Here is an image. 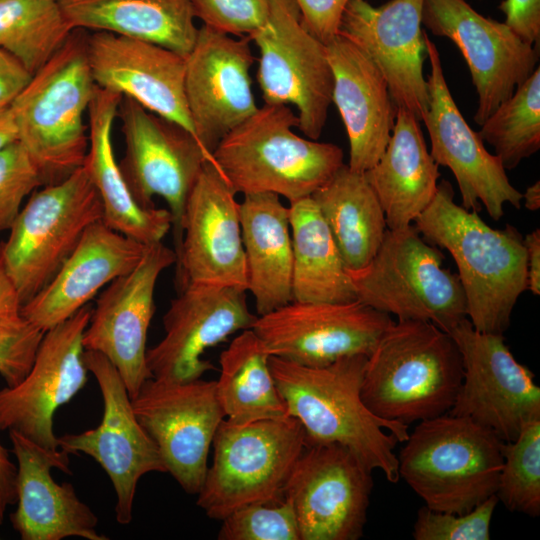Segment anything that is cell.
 <instances>
[{
  "mask_svg": "<svg viewBox=\"0 0 540 540\" xmlns=\"http://www.w3.org/2000/svg\"><path fill=\"white\" fill-rule=\"evenodd\" d=\"M366 360V355H353L310 367L270 356L269 366L287 414L301 423L307 444H341L396 483L400 476L394 448L407 440L409 425L381 419L364 404Z\"/></svg>",
  "mask_w": 540,
  "mask_h": 540,
  "instance_id": "6da1fadb",
  "label": "cell"
},
{
  "mask_svg": "<svg viewBox=\"0 0 540 540\" xmlns=\"http://www.w3.org/2000/svg\"><path fill=\"white\" fill-rule=\"evenodd\" d=\"M414 226L431 244L446 249L458 269L467 318L481 332L503 334L520 295L526 291V249L512 225L493 229L454 201L450 182L438 183Z\"/></svg>",
  "mask_w": 540,
  "mask_h": 540,
  "instance_id": "7a4b0ae2",
  "label": "cell"
},
{
  "mask_svg": "<svg viewBox=\"0 0 540 540\" xmlns=\"http://www.w3.org/2000/svg\"><path fill=\"white\" fill-rule=\"evenodd\" d=\"M462 377L449 333L430 321H394L367 356L361 398L375 416L409 425L448 413Z\"/></svg>",
  "mask_w": 540,
  "mask_h": 540,
  "instance_id": "3957f363",
  "label": "cell"
},
{
  "mask_svg": "<svg viewBox=\"0 0 540 540\" xmlns=\"http://www.w3.org/2000/svg\"><path fill=\"white\" fill-rule=\"evenodd\" d=\"M87 34L74 29L9 106L22 145L43 184H55L82 167L88 150V113L96 84L86 53Z\"/></svg>",
  "mask_w": 540,
  "mask_h": 540,
  "instance_id": "277c9868",
  "label": "cell"
},
{
  "mask_svg": "<svg viewBox=\"0 0 540 540\" xmlns=\"http://www.w3.org/2000/svg\"><path fill=\"white\" fill-rule=\"evenodd\" d=\"M298 117L266 104L227 133L212 153L233 191L273 193L289 203L311 195L344 164L342 149L297 135Z\"/></svg>",
  "mask_w": 540,
  "mask_h": 540,
  "instance_id": "5b68a950",
  "label": "cell"
},
{
  "mask_svg": "<svg viewBox=\"0 0 540 540\" xmlns=\"http://www.w3.org/2000/svg\"><path fill=\"white\" fill-rule=\"evenodd\" d=\"M398 458L399 476L435 511L463 514L496 494L503 441L450 413L420 421Z\"/></svg>",
  "mask_w": 540,
  "mask_h": 540,
  "instance_id": "8992f818",
  "label": "cell"
},
{
  "mask_svg": "<svg viewBox=\"0 0 540 540\" xmlns=\"http://www.w3.org/2000/svg\"><path fill=\"white\" fill-rule=\"evenodd\" d=\"M414 225L387 229L372 260L348 270L357 300L398 321H430L449 333L467 318L465 294L457 273Z\"/></svg>",
  "mask_w": 540,
  "mask_h": 540,
  "instance_id": "52a82bcc",
  "label": "cell"
},
{
  "mask_svg": "<svg viewBox=\"0 0 540 540\" xmlns=\"http://www.w3.org/2000/svg\"><path fill=\"white\" fill-rule=\"evenodd\" d=\"M301 423L293 416L236 425L225 418L212 442L196 504L215 520L249 504H276L292 468L306 446Z\"/></svg>",
  "mask_w": 540,
  "mask_h": 540,
  "instance_id": "ba28073f",
  "label": "cell"
},
{
  "mask_svg": "<svg viewBox=\"0 0 540 540\" xmlns=\"http://www.w3.org/2000/svg\"><path fill=\"white\" fill-rule=\"evenodd\" d=\"M103 206L84 167L35 190L0 246V263L25 304L59 270Z\"/></svg>",
  "mask_w": 540,
  "mask_h": 540,
  "instance_id": "9c48e42d",
  "label": "cell"
},
{
  "mask_svg": "<svg viewBox=\"0 0 540 540\" xmlns=\"http://www.w3.org/2000/svg\"><path fill=\"white\" fill-rule=\"evenodd\" d=\"M259 50L257 80L266 104H293L298 129L318 140L332 103L326 45L302 25L294 0H270L266 24L249 35Z\"/></svg>",
  "mask_w": 540,
  "mask_h": 540,
  "instance_id": "30bf717a",
  "label": "cell"
},
{
  "mask_svg": "<svg viewBox=\"0 0 540 540\" xmlns=\"http://www.w3.org/2000/svg\"><path fill=\"white\" fill-rule=\"evenodd\" d=\"M449 334L461 354L463 377L448 413L491 430L503 442L515 440L526 424L540 420L534 374L515 359L503 334L478 331L468 318Z\"/></svg>",
  "mask_w": 540,
  "mask_h": 540,
  "instance_id": "8fae6325",
  "label": "cell"
},
{
  "mask_svg": "<svg viewBox=\"0 0 540 540\" xmlns=\"http://www.w3.org/2000/svg\"><path fill=\"white\" fill-rule=\"evenodd\" d=\"M372 471L341 444H306L283 491L295 512L300 540L361 538Z\"/></svg>",
  "mask_w": 540,
  "mask_h": 540,
  "instance_id": "7c38bea8",
  "label": "cell"
},
{
  "mask_svg": "<svg viewBox=\"0 0 540 540\" xmlns=\"http://www.w3.org/2000/svg\"><path fill=\"white\" fill-rule=\"evenodd\" d=\"M137 420L155 442L166 470L188 494H198L214 435L225 418L216 382L147 379L131 399Z\"/></svg>",
  "mask_w": 540,
  "mask_h": 540,
  "instance_id": "4fadbf2b",
  "label": "cell"
},
{
  "mask_svg": "<svg viewBox=\"0 0 540 540\" xmlns=\"http://www.w3.org/2000/svg\"><path fill=\"white\" fill-rule=\"evenodd\" d=\"M117 116L125 141L119 166L132 195L144 207H155V196L164 199L180 236L187 197L212 156L186 128L131 98L122 97Z\"/></svg>",
  "mask_w": 540,
  "mask_h": 540,
  "instance_id": "5bb4252c",
  "label": "cell"
},
{
  "mask_svg": "<svg viewBox=\"0 0 540 540\" xmlns=\"http://www.w3.org/2000/svg\"><path fill=\"white\" fill-rule=\"evenodd\" d=\"M85 365L96 378L102 399L100 424L78 434L58 437L59 448L69 454L92 457L109 476L115 493L116 521L129 524L137 483L150 472H167L160 452L140 425L126 386L114 365L101 353L84 351Z\"/></svg>",
  "mask_w": 540,
  "mask_h": 540,
  "instance_id": "9a60e30c",
  "label": "cell"
},
{
  "mask_svg": "<svg viewBox=\"0 0 540 540\" xmlns=\"http://www.w3.org/2000/svg\"><path fill=\"white\" fill-rule=\"evenodd\" d=\"M422 27L450 39L463 55L478 96L474 121L480 126L537 67L539 48L466 0H424Z\"/></svg>",
  "mask_w": 540,
  "mask_h": 540,
  "instance_id": "2e32d148",
  "label": "cell"
},
{
  "mask_svg": "<svg viewBox=\"0 0 540 540\" xmlns=\"http://www.w3.org/2000/svg\"><path fill=\"white\" fill-rule=\"evenodd\" d=\"M394 321L359 300L292 301L257 316L251 329L270 356L322 367L353 355L368 356Z\"/></svg>",
  "mask_w": 540,
  "mask_h": 540,
  "instance_id": "e0dca14e",
  "label": "cell"
},
{
  "mask_svg": "<svg viewBox=\"0 0 540 540\" xmlns=\"http://www.w3.org/2000/svg\"><path fill=\"white\" fill-rule=\"evenodd\" d=\"M92 309L89 303L44 332L27 375L0 390V430L16 431L47 449L59 448L53 417L86 385L83 334Z\"/></svg>",
  "mask_w": 540,
  "mask_h": 540,
  "instance_id": "ac0fdd59",
  "label": "cell"
},
{
  "mask_svg": "<svg viewBox=\"0 0 540 540\" xmlns=\"http://www.w3.org/2000/svg\"><path fill=\"white\" fill-rule=\"evenodd\" d=\"M213 160H207L192 187L176 247L179 289L235 287L247 292L239 203Z\"/></svg>",
  "mask_w": 540,
  "mask_h": 540,
  "instance_id": "d6986e66",
  "label": "cell"
},
{
  "mask_svg": "<svg viewBox=\"0 0 540 540\" xmlns=\"http://www.w3.org/2000/svg\"><path fill=\"white\" fill-rule=\"evenodd\" d=\"M424 41L431 71L426 80L428 109L421 121L430 138V154L439 166L453 173L461 206L478 212L483 205L492 219L499 220L506 204L520 209L522 193L510 183L501 160L488 152L458 109L443 73L439 51L426 30Z\"/></svg>",
  "mask_w": 540,
  "mask_h": 540,
  "instance_id": "ffe728a7",
  "label": "cell"
},
{
  "mask_svg": "<svg viewBox=\"0 0 540 540\" xmlns=\"http://www.w3.org/2000/svg\"><path fill=\"white\" fill-rule=\"evenodd\" d=\"M162 242L147 246L139 263L101 293L83 334L85 350L104 355L119 372L130 398L152 377L146 362L147 334L160 274L176 263Z\"/></svg>",
  "mask_w": 540,
  "mask_h": 540,
  "instance_id": "44dd1931",
  "label": "cell"
},
{
  "mask_svg": "<svg viewBox=\"0 0 540 540\" xmlns=\"http://www.w3.org/2000/svg\"><path fill=\"white\" fill-rule=\"evenodd\" d=\"M249 36L198 28L185 57V96L194 132L212 156L218 143L257 109L251 89Z\"/></svg>",
  "mask_w": 540,
  "mask_h": 540,
  "instance_id": "7402d4cb",
  "label": "cell"
},
{
  "mask_svg": "<svg viewBox=\"0 0 540 540\" xmlns=\"http://www.w3.org/2000/svg\"><path fill=\"white\" fill-rule=\"evenodd\" d=\"M246 291L235 287L188 286L180 289L163 316L164 337L147 349L153 378L189 382L215 366L202 355L232 334L252 327Z\"/></svg>",
  "mask_w": 540,
  "mask_h": 540,
  "instance_id": "603a6c76",
  "label": "cell"
},
{
  "mask_svg": "<svg viewBox=\"0 0 540 540\" xmlns=\"http://www.w3.org/2000/svg\"><path fill=\"white\" fill-rule=\"evenodd\" d=\"M423 1L390 0L374 7L366 0H350L339 26V34L367 54L381 71L395 105L419 121L429 103L423 74L427 58Z\"/></svg>",
  "mask_w": 540,
  "mask_h": 540,
  "instance_id": "cb8c5ba5",
  "label": "cell"
},
{
  "mask_svg": "<svg viewBox=\"0 0 540 540\" xmlns=\"http://www.w3.org/2000/svg\"><path fill=\"white\" fill-rule=\"evenodd\" d=\"M86 53L96 86L131 98L196 137L185 96V57L154 43L102 31L87 34Z\"/></svg>",
  "mask_w": 540,
  "mask_h": 540,
  "instance_id": "d4e9b609",
  "label": "cell"
},
{
  "mask_svg": "<svg viewBox=\"0 0 540 540\" xmlns=\"http://www.w3.org/2000/svg\"><path fill=\"white\" fill-rule=\"evenodd\" d=\"M9 437L17 460V508L10 522L20 538L107 540L97 532V516L79 499L73 485L58 484L51 475L52 468L72 474L69 453L44 448L16 431H9Z\"/></svg>",
  "mask_w": 540,
  "mask_h": 540,
  "instance_id": "484cf974",
  "label": "cell"
},
{
  "mask_svg": "<svg viewBox=\"0 0 540 540\" xmlns=\"http://www.w3.org/2000/svg\"><path fill=\"white\" fill-rule=\"evenodd\" d=\"M147 246L103 220L93 223L46 286L22 305L21 316L44 332L62 323L102 287L130 272Z\"/></svg>",
  "mask_w": 540,
  "mask_h": 540,
  "instance_id": "4316f807",
  "label": "cell"
},
{
  "mask_svg": "<svg viewBox=\"0 0 540 540\" xmlns=\"http://www.w3.org/2000/svg\"><path fill=\"white\" fill-rule=\"evenodd\" d=\"M333 73L335 103L349 140L350 169L366 172L384 153L397 106L388 84L370 57L338 34L326 45Z\"/></svg>",
  "mask_w": 540,
  "mask_h": 540,
  "instance_id": "83f0119b",
  "label": "cell"
},
{
  "mask_svg": "<svg viewBox=\"0 0 540 540\" xmlns=\"http://www.w3.org/2000/svg\"><path fill=\"white\" fill-rule=\"evenodd\" d=\"M122 95L96 86L88 108V150L83 163L103 206V222L140 243L162 242L173 225L168 209L144 207L132 195L116 161L112 130Z\"/></svg>",
  "mask_w": 540,
  "mask_h": 540,
  "instance_id": "f1b7e54d",
  "label": "cell"
},
{
  "mask_svg": "<svg viewBox=\"0 0 540 540\" xmlns=\"http://www.w3.org/2000/svg\"><path fill=\"white\" fill-rule=\"evenodd\" d=\"M419 122L410 111L397 107L384 153L364 172L384 211L388 229L411 225L437 191L439 165L427 148Z\"/></svg>",
  "mask_w": 540,
  "mask_h": 540,
  "instance_id": "f546056e",
  "label": "cell"
},
{
  "mask_svg": "<svg viewBox=\"0 0 540 540\" xmlns=\"http://www.w3.org/2000/svg\"><path fill=\"white\" fill-rule=\"evenodd\" d=\"M239 203L247 292L257 316L293 301V248L288 206L273 193L243 195Z\"/></svg>",
  "mask_w": 540,
  "mask_h": 540,
  "instance_id": "4dcf8cb0",
  "label": "cell"
},
{
  "mask_svg": "<svg viewBox=\"0 0 540 540\" xmlns=\"http://www.w3.org/2000/svg\"><path fill=\"white\" fill-rule=\"evenodd\" d=\"M74 29L154 43L186 57L197 37L189 0H58Z\"/></svg>",
  "mask_w": 540,
  "mask_h": 540,
  "instance_id": "1f68e13d",
  "label": "cell"
},
{
  "mask_svg": "<svg viewBox=\"0 0 540 540\" xmlns=\"http://www.w3.org/2000/svg\"><path fill=\"white\" fill-rule=\"evenodd\" d=\"M348 270L366 266L388 229L381 204L364 172L343 164L312 195Z\"/></svg>",
  "mask_w": 540,
  "mask_h": 540,
  "instance_id": "d6a6232c",
  "label": "cell"
},
{
  "mask_svg": "<svg viewBox=\"0 0 540 540\" xmlns=\"http://www.w3.org/2000/svg\"><path fill=\"white\" fill-rule=\"evenodd\" d=\"M288 210L293 248V301L357 300L348 269L312 197L290 202Z\"/></svg>",
  "mask_w": 540,
  "mask_h": 540,
  "instance_id": "836d02e7",
  "label": "cell"
},
{
  "mask_svg": "<svg viewBox=\"0 0 540 540\" xmlns=\"http://www.w3.org/2000/svg\"><path fill=\"white\" fill-rule=\"evenodd\" d=\"M270 354L251 329L242 330L219 358L216 382L227 421L245 425L289 416L269 366Z\"/></svg>",
  "mask_w": 540,
  "mask_h": 540,
  "instance_id": "e575fe53",
  "label": "cell"
},
{
  "mask_svg": "<svg viewBox=\"0 0 540 540\" xmlns=\"http://www.w3.org/2000/svg\"><path fill=\"white\" fill-rule=\"evenodd\" d=\"M73 30L58 0H0V48L32 75L58 52Z\"/></svg>",
  "mask_w": 540,
  "mask_h": 540,
  "instance_id": "d590c367",
  "label": "cell"
},
{
  "mask_svg": "<svg viewBox=\"0 0 540 540\" xmlns=\"http://www.w3.org/2000/svg\"><path fill=\"white\" fill-rule=\"evenodd\" d=\"M506 170L540 149V68L484 121L478 132Z\"/></svg>",
  "mask_w": 540,
  "mask_h": 540,
  "instance_id": "8d00e7d4",
  "label": "cell"
},
{
  "mask_svg": "<svg viewBox=\"0 0 540 540\" xmlns=\"http://www.w3.org/2000/svg\"><path fill=\"white\" fill-rule=\"evenodd\" d=\"M503 464L496 495L507 509L540 514V420L526 424L517 438L502 444Z\"/></svg>",
  "mask_w": 540,
  "mask_h": 540,
  "instance_id": "74e56055",
  "label": "cell"
},
{
  "mask_svg": "<svg viewBox=\"0 0 540 540\" xmlns=\"http://www.w3.org/2000/svg\"><path fill=\"white\" fill-rule=\"evenodd\" d=\"M221 521L219 540H300L295 512L284 499L240 507Z\"/></svg>",
  "mask_w": 540,
  "mask_h": 540,
  "instance_id": "f35d334b",
  "label": "cell"
},
{
  "mask_svg": "<svg viewBox=\"0 0 540 540\" xmlns=\"http://www.w3.org/2000/svg\"><path fill=\"white\" fill-rule=\"evenodd\" d=\"M498 501L497 495L494 494L463 514L435 511L423 506L417 513L413 538L415 540H489L490 524Z\"/></svg>",
  "mask_w": 540,
  "mask_h": 540,
  "instance_id": "ab89813d",
  "label": "cell"
},
{
  "mask_svg": "<svg viewBox=\"0 0 540 540\" xmlns=\"http://www.w3.org/2000/svg\"><path fill=\"white\" fill-rule=\"evenodd\" d=\"M41 186L38 169L17 140L0 150V233L11 228L24 199Z\"/></svg>",
  "mask_w": 540,
  "mask_h": 540,
  "instance_id": "60d3db41",
  "label": "cell"
},
{
  "mask_svg": "<svg viewBox=\"0 0 540 540\" xmlns=\"http://www.w3.org/2000/svg\"><path fill=\"white\" fill-rule=\"evenodd\" d=\"M195 17L217 31L249 36L269 17L270 0H189Z\"/></svg>",
  "mask_w": 540,
  "mask_h": 540,
  "instance_id": "b9f144b4",
  "label": "cell"
},
{
  "mask_svg": "<svg viewBox=\"0 0 540 540\" xmlns=\"http://www.w3.org/2000/svg\"><path fill=\"white\" fill-rule=\"evenodd\" d=\"M44 331L23 317L0 324V376L11 387L29 372Z\"/></svg>",
  "mask_w": 540,
  "mask_h": 540,
  "instance_id": "7bdbcfd3",
  "label": "cell"
},
{
  "mask_svg": "<svg viewBox=\"0 0 540 540\" xmlns=\"http://www.w3.org/2000/svg\"><path fill=\"white\" fill-rule=\"evenodd\" d=\"M350 0H294L304 28L324 45L338 34L343 12Z\"/></svg>",
  "mask_w": 540,
  "mask_h": 540,
  "instance_id": "ee69618b",
  "label": "cell"
},
{
  "mask_svg": "<svg viewBox=\"0 0 540 540\" xmlns=\"http://www.w3.org/2000/svg\"><path fill=\"white\" fill-rule=\"evenodd\" d=\"M504 23L525 43L539 48L540 0H503Z\"/></svg>",
  "mask_w": 540,
  "mask_h": 540,
  "instance_id": "f6af8a7d",
  "label": "cell"
},
{
  "mask_svg": "<svg viewBox=\"0 0 540 540\" xmlns=\"http://www.w3.org/2000/svg\"><path fill=\"white\" fill-rule=\"evenodd\" d=\"M31 77L32 74L14 56L0 48V109L11 105Z\"/></svg>",
  "mask_w": 540,
  "mask_h": 540,
  "instance_id": "bcb514c9",
  "label": "cell"
},
{
  "mask_svg": "<svg viewBox=\"0 0 540 540\" xmlns=\"http://www.w3.org/2000/svg\"><path fill=\"white\" fill-rule=\"evenodd\" d=\"M17 466L9 458L8 451L0 443V525L7 508L17 502Z\"/></svg>",
  "mask_w": 540,
  "mask_h": 540,
  "instance_id": "7dc6e473",
  "label": "cell"
},
{
  "mask_svg": "<svg viewBox=\"0 0 540 540\" xmlns=\"http://www.w3.org/2000/svg\"><path fill=\"white\" fill-rule=\"evenodd\" d=\"M22 305L17 288L0 263V324L21 318Z\"/></svg>",
  "mask_w": 540,
  "mask_h": 540,
  "instance_id": "c3c4849f",
  "label": "cell"
},
{
  "mask_svg": "<svg viewBox=\"0 0 540 540\" xmlns=\"http://www.w3.org/2000/svg\"><path fill=\"white\" fill-rule=\"evenodd\" d=\"M526 249V290L540 295V230L535 229L524 238Z\"/></svg>",
  "mask_w": 540,
  "mask_h": 540,
  "instance_id": "681fc988",
  "label": "cell"
},
{
  "mask_svg": "<svg viewBox=\"0 0 540 540\" xmlns=\"http://www.w3.org/2000/svg\"><path fill=\"white\" fill-rule=\"evenodd\" d=\"M17 140V130L10 108L0 109V150Z\"/></svg>",
  "mask_w": 540,
  "mask_h": 540,
  "instance_id": "f907efd6",
  "label": "cell"
},
{
  "mask_svg": "<svg viewBox=\"0 0 540 540\" xmlns=\"http://www.w3.org/2000/svg\"><path fill=\"white\" fill-rule=\"evenodd\" d=\"M524 206L531 211H536L540 208V182L537 181L527 187L525 193H522Z\"/></svg>",
  "mask_w": 540,
  "mask_h": 540,
  "instance_id": "816d5d0a",
  "label": "cell"
}]
</instances>
